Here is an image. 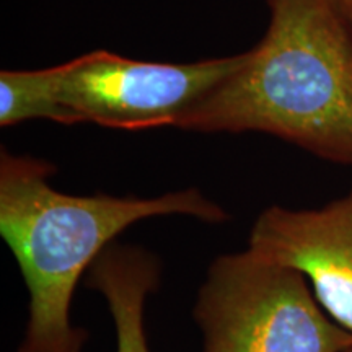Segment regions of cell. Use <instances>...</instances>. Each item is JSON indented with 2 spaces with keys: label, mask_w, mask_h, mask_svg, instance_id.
I'll return each instance as SVG.
<instances>
[{
  "label": "cell",
  "mask_w": 352,
  "mask_h": 352,
  "mask_svg": "<svg viewBox=\"0 0 352 352\" xmlns=\"http://www.w3.org/2000/svg\"><path fill=\"white\" fill-rule=\"evenodd\" d=\"M245 64L179 116L191 132H261L352 166V28L338 0H266Z\"/></svg>",
  "instance_id": "1"
},
{
  "label": "cell",
  "mask_w": 352,
  "mask_h": 352,
  "mask_svg": "<svg viewBox=\"0 0 352 352\" xmlns=\"http://www.w3.org/2000/svg\"><path fill=\"white\" fill-rule=\"evenodd\" d=\"M56 166L43 158L0 153V235L28 289V323L19 352H82L88 340L70 320L80 277L111 241L140 220L184 215L222 223L227 210L196 188L155 197L57 191Z\"/></svg>",
  "instance_id": "2"
},
{
  "label": "cell",
  "mask_w": 352,
  "mask_h": 352,
  "mask_svg": "<svg viewBox=\"0 0 352 352\" xmlns=\"http://www.w3.org/2000/svg\"><path fill=\"white\" fill-rule=\"evenodd\" d=\"M202 352H344L352 333L328 316L300 272L248 248L210 264L195 305Z\"/></svg>",
  "instance_id": "3"
},
{
  "label": "cell",
  "mask_w": 352,
  "mask_h": 352,
  "mask_svg": "<svg viewBox=\"0 0 352 352\" xmlns=\"http://www.w3.org/2000/svg\"><path fill=\"white\" fill-rule=\"evenodd\" d=\"M248 51L196 63H153L95 50L60 64L65 126L91 122L116 131L176 126L179 116L236 72Z\"/></svg>",
  "instance_id": "4"
},
{
  "label": "cell",
  "mask_w": 352,
  "mask_h": 352,
  "mask_svg": "<svg viewBox=\"0 0 352 352\" xmlns=\"http://www.w3.org/2000/svg\"><path fill=\"white\" fill-rule=\"evenodd\" d=\"M248 250L300 272L329 318L352 333V189L316 209H264Z\"/></svg>",
  "instance_id": "5"
},
{
  "label": "cell",
  "mask_w": 352,
  "mask_h": 352,
  "mask_svg": "<svg viewBox=\"0 0 352 352\" xmlns=\"http://www.w3.org/2000/svg\"><path fill=\"white\" fill-rule=\"evenodd\" d=\"M87 274V287L107 300L116 329L118 352H148L144 307L148 294L160 283L157 258L138 246L111 245Z\"/></svg>",
  "instance_id": "6"
},
{
  "label": "cell",
  "mask_w": 352,
  "mask_h": 352,
  "mask_svg": "<svg viewBox=\"0 0 352 352\" xmlns=\"http://www.w3.org/2000/svg\"><path fill=\"white\" fill-rule=\"evenodd\" d=\"M60 64L36 70L0 72V126L44 120L65 124L59 103Z\"/></svg>",
  "instance_id": "7"
},
{
  "label": "cell",
  "mask_w": 352,
  "mask_h": 352,
  "mask_svg": "<svg viewBox=\"0 0 352 352\" xmlns=\"http://www.w3.org/2000/svg\"><path fill=\"white\" fill-rule=\"evenodd\" d=\"M338 3H340L342 13H344L347 23L352 28V0H338Z\"/></svg>",
  "instance_id": "8"
},
{
  "label": "cell",
  "mask_w": 352,
  "mask_h": 352,
  "mask_svg": "<svg viewBox=\"0 0 352 352\" xmlns=\"http://www.w3.org/2000/svg\"><path fill=\"white\" fill-rule=\"evenodd\" d=\"M344 352H352V347H351V349H347V351H344Z\"/></svg>",
  "instance_id": "9"
}]
</instances>
